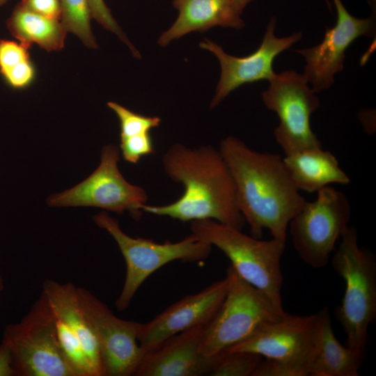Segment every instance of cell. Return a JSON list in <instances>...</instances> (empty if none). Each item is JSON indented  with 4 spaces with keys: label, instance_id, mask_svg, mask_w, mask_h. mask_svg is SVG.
<instances>
[{
    "label": "cell",
    "instance_id": "6da1fadb",
    "mask_svg": "<svg viewBox=\"0 0 376 376\" xmlns=\"http://www.w3.org/2000/svg\"><path fill=\"white\" fill-rule=\"evenodd\" d=\"M219 150L234 180L238 207L251 236L260 239L268 229L273 238L285 242L290 220L306 201L283 158L254 150L233 136L221 140Z\"/></svg>",
    "mask_w": 376,
    "mask_h": 376
},
{
    "label": "cell",
    "instance_id": "7a4b0ae2",
    "mask_svg": "<svg viewBox=\"0 0 376 376\" xmlns=\"http://www.w3.org/2000/svg\"><path fill=\"white\" fill-rule=\"evenodd\" d=\"M162 166L169 178L184 186L183 194L170 204H144L142 212L182 222L212 219L242 229L235 185L219 149L175 143L164 154Z\"/></svg>",
    "mask_w": 376,
    "mask_h": 376
},
{
    "label": "cell",
    "instance_id": "3957f363",
    "mask_svg": "<svg viewBox=\"0 0 376 376\" xmlns=\"http://www.w3.org/2000/svg\"><path fill=\"white\" fill-rule=\"evenodd\" d=\"M331 265L345 284L336 317L346 334V345L364 354L368 329L376 316V260L358 244L357 229L348 226L340 236Z\"/></svg>",
    "mask_w": 376,
    "mask_h": 376
},
{
    "label": "cell",
    "instance_id": "277c9868",
    "mask_svg": "<svg viewBox=\"0 0 376 376\" xmlns=\"http://www.w3.org/2000/svg\"><path fill=\"white\" fill-rule=\"evenodd\" d=\"M191 231L219 249L244 280L283 308L281 259L285 242L275 238L257 239L244 234L242 230L212 219L191 221Z\"/></svg>",
    "mask_w": 376,
    "mask_h": 376
},
{
    "label": "cell",
    "instance_id": "5b68a950",
    "mask_svg": "<svg viewBox=\"0 0 376 376\" xmlns=\"http://www.w3.org/2000/svg\"><path fill=\"white\" fill-rule=\"evenodd\" d=\"M93 219L113 238L125 259V281L115 303L120 311L128 308L140 286L157 269L175 260H203L208 257L212 247L193 233L178 242L164 243L130 237L120 228L118 220L104 211Z\"/></svg>",
    "mask_w": 376,
    "mask_h": 376
},
{
    "label": "cell",
    "instance_id": "8992f818",
    "mask_svg": "<svg viewBox=\"0 0 376 376\" xmlns=\"http://www.w3.org/2000/svg\"><path fill=\"white\" fill-rule=\"evenodd\" d=\"M226 297L212 320L205 327L201 353L217 357L231 346L248 338L258 327L284 317L264 292L244 280L230 265Z\"/></svg>",
    "mask_w": 376,
    "mask_h": 376
},
{
    "label": "cell",
    "instance_id": "52a82bcc",
    "mask_svg": "<svg viewBox=\"0 0 376 376\" xmlns=\"http://www.w3.org/2000/svg\"><path fill=\"white\" fill-rule=\"evenodd\" d=\"M1 341L10 350L15 376H75L61 351L55 317L42 292L20 321L5 327Z\"/></svg>",
    "mask_w": 376,
    "mask_h": 376
},
{
    "label": "cell",
    "instance_id": "ba28073f",
    "mask_svg": "<svg viewBox=\"0 0 376 376\" xmlns=\"http://www.w3.org/2000/svg\"><path fill=\"white\" fill-rule=\"evenodd\" d=\"M317 193L316 199L306 201L288 225L294 249L305 263L316 269L327 265L351 217V205L343 192L327 186Z\"/></svg>",
    "mask_w": 376,
    "mask_h": 376
},
{
    "label": "cell",
    "instance_id": "9c48e42d",
    "mask_svg": "<svg viewBox=\"0 0 376 376\" xmlns=\"http://www.w3.org/2000/svg\"><path fill=\"white\" fill-rule=\"evenodd\" d=\"M314 93L304 75L295 70L276 74L262 93L265 107L279 117L274 134L285 155L322 147L310 124L311 114L320 105Z\"/></svg>",
    "mask_w": 376,
    "mask_h": 376
},
{
    "label": "cell",
    "instance_id": "30bf717a",
    "mask_svg": "<svg viewBox=\"0 0 376 376\" xmlns=\"http://www.w3.org/2000/svg\"><path fill=\"white\" fill-rule=\"evenodd\" d=\"M119 159L117 146H104L97 168L76 186L50 196L47 204L52 207H95L119 214L127 211L139 220L148 195L143 187L125 179L118 166Z\"/></svg>",
    "mask_w": 376,
    "mask_h": 376
},
{
    "label": "cell",
    "instance_id": "8fae6325",
    "mask_svg": "<svg viewBox=\"0 0 376 376\" xmlns=\"http://www.w3.org/2000/svg\"><path fill=\"white\" fill-rule=\"evenodd\" d=\"M82 311L97 338L104 376H130L143 357L137 336L140 322L125 320L88 290L77 287Z\"/></svg>",
    "mask_w": 376,
    "mask_h": 376
},
{
    "label": "cell",
    "instance_id": "7c38bea8",
    "mask_svg": "<svg viewBox=\"0 0 376 376\" xmlns=\"http://www.w3.org/2000/svg\"><path fill=\"white\" fill-rule=\"evenodd\" d=\"M317 331V313L305 316L287 313L263 324L226 352H248L268 359L300 363L308 368L309 376Z\"/></svg>",
    "mask_w": 376,
    "mask_h": 376
},
{
    "label": "cell",
    "instance_id": "4fadbf2b",
    "mask_svg": "<svg viewBox=\"0 0 376 376\" xmlns=\"http://www.w3.org/2000/svg\"><path fill=\"white\" fill-rule=\"evenodd\" d=\"M276 22L275 17L270 19L259 47L244 57L229 55L219 45L206 38L199 44L201 48L217 56L221 66V75L210 103L211 109L240 86L262 79L270 81L274 77L273 63L275 58L299 41L302 36L301 33L297 32L290 36L278 38L274 33Z\"/></svg>",
    "mask_w": 376,
    "mask_h": 376
},
{
    "label": "cell",
    "instance_id": "5bb4252c",
    "mask_svg": "<svg viewBox=\"0 0 376 376\" xmlns=\"http://www.w3.org/2000/svg\"><path fill=\"white\" fill-rule=\"evenodd\" d=\"M333 1L337 13L335 26L327 29L322 41L318 45L296 50L305 58L303 75L315 93L333 84L334 75L343 68L348 47L359 37L373 34L372 19L354 17L341 0Z\"/></svg>",
    "mask_w": 376,
    "mask_h": 376
},
{
    "label": "cell",
    "instance_id": "9a60e30c",
    "mask_svg": "<svg viewBox=\"0 0 376 376\" xmlns=\"http://www.w3.org/2000/svg\"><path fill=\"white\" fill-rule=\"evenodd\" d=\"M228 285L226 276L200 292L173 303L148 322L140 323L137 340L143 355L178 333L207 325L219 309Z\"/></svg>",
    "mask_w": 376,
    "mask_h": 376
},
{
    "label": "cell",
    "instance_id": "2e32d148",
    "mask_svg": "<svg viewBox=\"0 0 376 376\" xmlns=\"http://www.w3.org/2000/svg\"><path fill=\"white\" fill-rule=\"evenodd\" d=\"M206 326H196L178 333L143 354L134 375H210L218 357H207L201 352Z\"/></svg>",
    "mask_w": 376,
    "mask_h": 376
},
{
    "label": "cell",
    "instance_id": "e0dca14e",
    "mask_svg": "<svg viewBox=\"0 0 376 376\" xmlns=\"http://www.w3.org/2000/svg\"><path fill=\"white\" fill-rule=\"evenodd\" d=\"M178 17L159 37L162 46L191 31H205L220 26L240 29L244 26L234 0H173Z\"/></svg>",
    "mask_w": 376,
    "mask_h": 376
},
{
    "label": "cell",
    "instance_id": "ac0fdd59",
    "mask_svg": "<svg viewBox=\"0 0 376 376\" xmlns=\"http://www.w3.org/2000/svg\"><path fill=\"white\" fill-rule=\"evenodd\" d=\"M42 292L55 317L81 341L96 376H104L99 345L81 307L77 286L70 282L60 283L47 279L42 283Z\"/></svg>",
    "mask_w": 376,
    "mask_h": 376
},
{
    "label": "cell",
    "instance_id": "d6986e66",
    "mask_svg": "<svg viewBox=\"0 0 376 376\" xmlns=\"http://www.w3.org/2000/svg\"><path fill=\"white\" fill-rule=\"evenodd\" d=\"M317 313L318 331L309 376H358L363 354L338 342L327 307Z\"/></svg>",
    "mask_w": 376,
    "mask_h": 376
},
{
    "label": "cell",
    "instance_id": "ffe728a7",
    "mask_svg": "<svg viewBox=\"0 0 376 376\" xmlns=\"http://www.w3.org/2000/svg\"><path fill=\"white\" fill-rule=\"evenodd\" d=\"M283 159L299 191L317 192L330 184L347 185L350 182L336 156L322 147L287 155Z\"/></svg>",
    "mask_w": 376,
    "mask_h": 376
},
{
    "label": "cell",
    "instance_id": "44dd1931",
    "mask_svg": "<svg viewBox=\"0 0 376 376\" xmlns=\"http://www.w3.org/2000/svg\"><path fill=\"white\" fill-rule=\"evenodd\" d=\"M10 33L30 48L37 44L48 52L59 51L64 47L67 31L60 20L36 13L19 3L6 21Z\"/></svg>",
    "mask_w": 376,
    "mask_h": 376
},
{
    "label": "cell",
    "instance_id": "7402d4cb",
    "mask_svg": "<svg viewBox=\"0 0 376 376\" xmlns=\"http://www.w3.org/2000/svg\"><path fill=\"white\" fill-rule=\"evenodd\" d=\"M60 21L68 32L76 35L89 48L97 45L92 32V18L88 0H60Z\"/></svg>",
    "mask_w": 376,
    "mask_h": 376
},
{
    "label": "cell",
    "instance_id": "603a6c76",
    "mask_svg": "<svg viewBox=\"0 0 376 376\" xmlns=\"http://www.w3.org/2000/svg\"><path fill=\"white\" fill-rule=\"evenodd\" d=\"M263 360L257 354L248 352H225L220 354L210 376H253Z\"/></svg>",
    "mask_w": 376,
    "mask_h": 376
},
{
    "label": "cell",
    "instance_id": "cb8c5ba5",
    "mask_svg": "<svg viewBox=\"0 0 376 376\" xmlns=\"http://www.w3.org/2000/svg\"><path fill=\"white\" fill-rule=\"evenodd\" d=\"M107 106L116 113L119 120L120 138L150 133L161 123L159 117L135 113L115 102H107Z\"/></svg>",
    "mask_w": 376,
    "mask_h": 376
},
{
    "label": "cell",
    "instance_id": "d4e9b609",
    "mask_svg": "<svg viewBox=\"0 0 376 376\" xmlns=\"http://www.w3.org/2000/svg\"><path fill=\"white\" fill-rule=\"evenodd\" d=\"M120 150L123 159L131 164H137L140 159L154 152L150 133L120 138Z\"/></svg>",
    "mask_w": 376,
    "mask_h": 376
},
{
    "label": "cell",
    "instance_id": "484cf974",
    "mask_svg": "<svg viewBox=\"0 0 376 376\" xmlns=\"http://www.w3.org/2000/svg\"><path fill=\"white\" fill-rule=\"evenodd\" d=\"M92 18L105 29L116 34L131 49L136 57H140L139 52L130 42L126 36L113 18L104 0H88Z\"/></svg>",
    "mask_w": 376,
    "mask_h": 376
},
{
    "label": "cell",
    "instance_id": "4316f807",
    "mask_svg": "<svg viewBox=\"0 0 376 376\" xmlns=\"http://www.w3.org/2000/svg\"><path fill=\"white\" fill-rule=\"evenodd\" d=\"M253 376H308V369L297 363L266 359L262 360Z\"/></svg>",
    "mask_w": 376,
    "mask_h": 376
},
{
    "label": "cell",
    "instance_id": "83f0119b",
    "mask_svg": "<svg viewBox=\"0 0 376 376\" xmlns=\"http://www.w3.org/2000/svg\"><path fill=\"white\" fill-rule=\"evenodd\" d=\"M29 49L20 42L0 39V74L29 60Z\"/></svg>",
    "mask_w": 376,
    "mask_h": 376
},
{
    "label": "cell",
    "instance_id": "f1b7e54d",
    "mask_svg": "<svg viewBox=\"0 0 376 376\" xmlns=\"http://www.w3.org/2000/svg\"><path fill=\"white\" fill-rule=\"evenodd\" d=\"M6 84L14 89L29 86L36 78V69L31 60L24 61L1 75Z\"/></svg>",
    "mask_w": 376,
    "mask_h": 376
},
{
    "label": "cell",
    "instance_id": "f546056e",
    "mask_svg": "<svg viewBox=\"0 0 376 376\" xmlns=\"http://www.w3.org/2000/svg\"><path fill=\"white\" fill-rule=\"evenodd\" d=\"M19 4L39 15L60 20V0H21Z\"/></svg>",
    "mask_w": 376,
    "mask_h": 376
},
{
    "label": "cell",
    "instance_id": "4dcf8cb0",
    "mask_svg": "<svg viewBox=\"0 0 376 376\" xmlns=\"http://www.w3.org/2000/svg\"><path fill=\"white\" fill-rule=\"evenodd\" d=\"M0 376H15L10 350L2 341L0 343Z\"/></svg>",
    "mask_w": 376,
    "mask_h": 376
},
{
    "label": "cell",
    "instance_id": "1f68e13d",
    "mask_svg": "<svg viewBox=\"0 0 376 376\" xmlns=\"http://www.w3.org/2000/svg\"><path fill=\"white\" fill-rule=\"evenodd\" d=\"M251 1L252 0H234L235 4L241 11H243L246 5ZM325 1L329 8L331 9V3H329V0H325Z\"/></svg>",
    "mask_w": 376,
    "mask_h": 376
},
{
    "label": "cell",
    "instance_id": "d6a6232c",
    "mask_svg": "<svg viewBox=\"0 0 376 376\" xmlns=\"http://www.w3.org/2000/svg\"><path fill=\"white\" fill-rule=\"evenodd\" d=\"M4 289V282L3 279L0 274V292H2Z\"/></svg>",
    "mask_w": 376,
    "mask_h": 376
},
{
    "label": "cell",
    "instance_id": "836d02e7",
    "mask_svg": "<svg viewBox=\"0 0 376 376\" xmlns=\"http://www.w3.org/2000/svg\"><path fill=\"white\" fill-rule=\"evenodd\" d=\"M8 0H0V6L5 4Z\"/></svg>",
    "mask_w": 376,
    "mask_h": 376
}]
</instances>
